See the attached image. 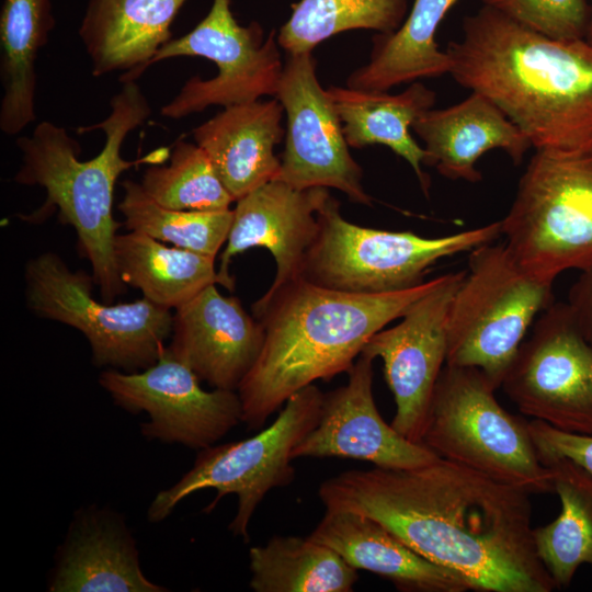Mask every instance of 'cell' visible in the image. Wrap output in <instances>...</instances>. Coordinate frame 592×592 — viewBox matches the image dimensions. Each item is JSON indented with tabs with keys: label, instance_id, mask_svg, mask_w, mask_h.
I'll use <instances>...</instances> for the list:
<instances>
[{
	"label": "cell",
	"instance_id": "cb8c5ba5",
	"mask_svg": "<svg viewBox=\"0 0 592 592\" xmlns=\"http://www.w3.org/2000/svg\"><path fill=\"white\" fill-rule=\"evenodd\" d=\"M346 143L353 148L384 145L403 158L429 196L431 180L422 170L426 152L410 134L413 123L435 104L436 93L413 81L405 91H366L331 86L327 89Z\"/></svg>",
	"mask_w": 592,
	"mask_h": 592
},
{
	"label": "cell",
	"instance_id": "4fadbf2b",
	"mask_svg": "<svg viewBox=\"0 0 592 592\" xmlns=\"http://www.w3.org/2000/svg\"><path fill=\"white\" fill-rule=\"evenodd\" d=\"M200 378L164 348L150 367L135 373L106 369L100 385L114 402L132 413L145 411L141 433L149 440L203 449L242 422V405L235 390H204Z\"/></svg>",
	"mask_w": 592,
	"mask_h": 592
},
{
	"label": "cell",
	"instance_id": "7402d4cb",
	"mask_svg": "<svg viewBox=\"0 0 592 592\" xmlns=\"http://www.w3.org/2000/svg\"><path fill=\"white\" fill-rule=\"evenodd\" d=\"M187 0H89L79 36L101 77L124 71L137 80L158 50L172 39L171 25Z\"/></svg>",
	"mask_w": 592,
	"mask_h": 592
},
{
	"label": "cell",
	"instance_id": "9c48e42d",
	"mask_svg": "<svg viewBox=\"0 0 592 592\" xmlns=\"http://www.w3.org/2000/svg\"><path fill=\"white\" fill-rule=\"evenodd\" d=\"M323 395L309 385L291 396L274 422L255 435L200 449L193 467L155 497L148 520L162 521L185 497L212 488L217 494L204 511H212L223 497L236 494L238 510L229 530L248 542L249 523L265 494L294 480L292 452L316 426Z\"/></svg>",
	"mask_w": 592,
	"mask_h": 592
},
{
	"label": "cell",
	"instance_id": "ba28073f",
	"mask_svg": "<svg viewBox=\"0 0 592 592\" xmlns=\"http://www.w3.org/2000/svg\"><path fill=\"white\" fill-rule=\"evenodd\" d=\"M318 218L319 231L307 252L301 277L355 294L418 286L440 260L469 252L501 236V220L441 237L363 227L345 220L332 196Z\"/></svg>",
	"mask_w": 592,
	"mask_h": 592
},
{
	"label": "cell",
	"instance_id": "30bf717a",
	"mask_svg": "<svg viewBox=\"0 0 592 592\" xmlns=\"http://www.w3.org/2000/svg\"><path fill=\"white\" fill-rule=\"evenodd\" d=\"M24 276L31 311L79 330L96 366L135 373L152 366L163 352L172 332L170 309L146 297L115 305L99 301L93 277L71 271L54 252L32 258Z\"/></svg>",
	"mask_w": 592,
	"mask_h": 592
},
{
	"label": "cell",
	"instance_id": "83f0119b",
	"mask_svg": "<svg viewBox=\"0 0 592 592\" xmlns=\"http://www.w3.org/2000/svg\"><path fill=\"white\" fill-rule=\"evenodd\" d=\"M540 460L550 470L561 509L553 522L535 527L533 536L539 559L561 589L582 565L592 568V476L566 457Z\"/></svg>",
	"mask_w": 592,
	"mask_h": 592
},
{
	"label": "cell",
	"instance_id": "ffe728a7",
	"mask_svg": "<svg viewBox=\"0 0 592 592\" xmlns=\"http://www.w3.org/2000/svg\"><path fill=\"white\" fill-rule=\"evenodd\" d=\"M52 592H161L143 573L135 542L116 514L90 509L77 516L58 553Z\"/></svg>",
	"mask_w": 592,
	"mask_h": 592
},
{
	"label": "cell",
	"instance_id": "f546056e",
	"mask_svg": "<svg viewBox=\"0 0 592 592\" xmlns=\"http://www.w3.org/2000/svg\"><path fill=\"white\" fill-rule=\"evenodd\" d=\"M124 196L118 210L128 231L145 234L163 243L216 258L227 241L232 209L179 210L152 200L141 184L130 179L121 183Z\"/></svg>",
	"mask_w": 592,
	"mask_h": 592
},
{
	"label": "cell",
	"instance_id": "d4e9b609",
	"mask_svg": "<svg viewBox=\"0 0 592 592\" xmlns=\"http://www.w3.org/2000/svg\"><path fill=\"white\" fill-rule=\"evenodd\" d=\"M456 2L414 0L408 18L397 31L374 37L369 61L350 75L346 87L387 91L400 83L448 73L449 58L435 42V33Z\"/></svg>",
	"mask_w": 592,
	"mask_h": 592
},
{
	"label": "cell",
	"instance_id": "8992f818",
	"mask_svg": "<svg viewBox=\"0 0 592 592\" xmlns=\"http://www.w3.org/2000/svg\"><path fill=\"white\" fill-rule=\"evenodd\" d=\"M496 390L479 368L445 364L421 443L441 458L530 494L554 492L528 422L506 411Z\"/></svg>",
	"mask_w": 592,
	"mask_h": 592
},
{
	"label": "cell",
	"instance_id": "7c38bea8",
	"mask_svg": "<svg viewBox=\"0 0 592 592\" xmlns=\"http://www.w3.org/2000/svg\"><path fill=\"white\" fill-rule=\"evenodd\" d=\"M501 388L523 414L592 434V344L567 303L554 301L540 314Z\"/></svg>",
	"mask_w": 592,
	"mask_h": 592
},
{
	"label": "cell",
	"instance_id": "d6986e66",
	"mask_svg": "<svg viewBox=\"0 0 592 592\" xmlns=\"http://www.w3.org/2000/svg\"><path fill=\"white\" fill-rule=\"evenodd\" d=\"M412 129L424 144L425 164L447 179L470 183L482 180L476 163L487 151L501 149L520 164L532 147L491 100L475 91L452 106L428 110Z\"/></svg>",
	"mask_w": 592,
	"mask_h": 592
},
{
	"label": "cell",
	"instance_id": "d6a6232c",
	"mask_svg": "<svg viewBox=\"0 0 592 592\" xmlns=\"http://www.w3.org/2000/svg\"><path fill=\"white\" fill-rule=\"evenodd\" d=\"M511 20L556 39H582L589 22L587 0H480Z\"/></svg>",
	"mask_w": 592,
	"mask_h": 592
},
{
	"label": "cell",
	"instance_id": "1f68e13d",
	"mask_svg": "<svg viewBox=\"0 0 592 592\" xmlns=\"http://www.w3.org/2000/svg\"><path fill=\"white\" fill-rule=\"evenodd\" d=\"M168 166L151 164L141 178L145 192L161 206L179 210L229 209L234 198L206 152L179 139Z\"/></svg>",
	"mask_w": 592,
	"mask_h": 592
},
{
	"label": "cell",
	"instance_id": "277c9868",
	"mask_svg": "<svg viewBox=\"0 0 592 592\" xmlns=\"http://www.w3.org/2000/svg\"><path fill=\"white\" fill-rule=\"evenodd\" d=\"M110 107L104 121L77 128L78 134L102 130L105 135L102 150L90 160L80 161V144L66 128L48 121L37 124L30 136L18 137L22 160L14 181L45 190L42 206L21 218L42 223L57 209L59 221L71 226L77 234L80 252L90 262L101 299L112 304L125 291L114 257L115 238L123 225L113 216L115 183L130 168L163 163L171 151L161 147L136 160L122 157L127 135L151 113L136 80L122 82Z\"/></svg>",
	"mask_w": 592,
	"mask_h": 592
},
{
	"label": "cell",
	"instance_id": "3957f363",
	"mask_svg": "<svg viewBox=\"0 0 592 592\" xmlns=\"http://www.w3.org/2000/svg\"><path fill=\"white\" fill-rule=\"evenodd\" d=\"M439 281L440 276L403 291L355 294L299 277L266 292L252 306L265 337L237 390L242 422L260 429L295 392L348 373L367 341L400 319Z\"/></svg>",
	"mask_w": 592,
	"mask_h": 592
},
{
	"label": "cell",
	"instance_id": "6da1fadb",
	"mask_svg": "<svg viewBox=\"0 0 592 592\" xmlns=\"http://www.w3.org/2000/svg\"><path fill=\"white\" fill-rule=\"evenodd\" d=\"M327 510L382 523L415 553L478 592H551L530 493L439 458L407 469L348 470L321 482Z\"/></svg>",
	"mask_w": 592,
	"mask_h": 592
},
{
	"label": "cell",
	"instance_id": "e0dca14e",
	"mask_svg": "<svg viewBox=\"0 0 592 592\" xmlns=\"http://www.w3.org/2000/svg\"><path fill=\"white\" fill-rule=\"evenodd\" d=\"M330 196L326 187L298 190L275 179L238 200L217 271L220 285L234 291L231 260L254 247L267 249L276 264L266 292L301 277L307 252L319 231V210Z\"/></svg>",
	"mask_w": 592,
	"mask_h": 592
},
{
	"label": "cell",
	"instance_id": "836d02e7",
	"mask_svg": "<svg viewBox=\"0 0 592 592\" xmlns=\"http://www.w3.org/2000/svg\"><path fill=\"white\" fill-rule=\"evenodd\" d=\"M528 428L539 459L566 457L592 476V434L565 432L535 419Z\"/></svg>",
	"mask_w": 592,
	"mask_h": 592
},
{
	"label": "cell",
	"instance_id": "5b68a950",
	"mask_svg": "<svg viewBox=\"0 0 592 592\" xmlns=\"http://www.w3.org/2000/svg\"><path fill=\"white\" fill-rule=\"evenodd\" d=\"M505 246L537 280L592 265V144L536 149L501 219Z\"/></svg>",
	"mask_w": 592,
	"mask_h": 592
},
{
	"label": "cell",
	"instance_id": "603a6c76",
	"mask_svg": "<svg viewBox=\"0 0 592 592\" xmlns=\"http://www.w3.org/2000/svg\"><path fill=\"white\" fill-rule=\"evenodd\" d=\"M308 537L333 549L354 569L376 573L400 591L469 590L457 573L425 559L382 523L361 513L327 510Z\"/></svg>",
	"mask_w": 592,
	"mask_h": 592
},
{
	"label": "cell",
	"instance_id": "9a60e30c",
	"mask_svg": "<svg viewBox=\"0 0 592 592\" xmlns=\"http://www.w3.org/2000/svg\"><path fill=\"white\" fill-rule=\"evenodd\" d=\"M464 275L465 270L440 275L439 283L417 299L398 323L375 333L361 353L382 358L396 402L390 424L414 443H421L436 383L446 364L447 315Z\"/></svg>",
	"mask_w": 592,
	"mask_h": 592
},
{
	"label": "cell",
	"instance_id": "2e32d148",
	"mask_svg": "<svg viewBox=\"0 0 592 592\" xmlns=\"http://www.w3.org/2000/svg\"><path fill=\"white\" fill-rule=\"evenodd\" d=\"M373 358L360 355L349 380L323 395L316 426L296 445L298 457H339L366 460L388 469L415 468L440 458L387 424L373 395Z\"/></svg>",
	"mask_w": 592,
	"mask_h": 592
},
{
	"label": "cell",
	"instance_id": "f1b7e54d",
	"mask_svg": "<svg viewBox=\"0 0 592 592\" xmlns=\"http://www.w3.org/2000/svg\"><path fill=\"white\" fill-rule=\"evenodd\" d=\"M255 592H350L358 579L330 547L309 537L274 536L249 550Z\"/></svg>",
	"mask_w": 592,
	"mask_h": 592
},
{
	"label": "cell",
	"instance_id": "d590c367",
	"mask_svg": "<svg viewBox=\"0 0 592 592\" xmlns=\"http://www.w3.org/2000/svg\"><path fill=\"white\" fill-rule=\"evenodd\" d=\"M584 39L590 45H592V0H590V4H589V22H588Z\"/></svg>",
	"mask_w": 592,
	"mask_h": 592
},
{
	"label": "cell",
	"instance_id": "52a82bcc",
	"mask_svg": "<svg viewBox=\"0 0 592 592\" xmlns=\"http://www.w3.org/2000/svg\"><path fill=\"white\" fill-rule=\"evenodd\" d=\"M493 242L469 251L448 309L446 364L477 367L499 389L535 317L554 303V283Z\"/></svg>",
	"mask_w": 592,
	"mask_h": 592
},
{
	"label": "cell",
	"instance_id": "5bb4252c",
	"mask_svg": "<svg viewBox=\"0 0 592 592\" xmlns=\"http://www.w3.org/2000/svg\"><path fill=\"white\" fill-rule=\"evenodd\" d=\"M275 99L287 117L276 180L298 190L333 187L352 202L371 206L339 114L318 81L312 52L288 54Z\"/></svg>",
	"mask_w": 592,
	"mask_h": 592
},
{
	"label": "cell",
	"instance_id": "4dcf8cb0",
	"mask_svg": "<svg viewBox=\"0 0 592 592\" xmlns=\"http://www.w3.org/2000/svg\"><path fill=\"white\" fill-rule=\"evenodd\" d=\"M408 0H300L276 38L288 54L312 52L330 36L350 30L397 31Z\"/></svg>",
	"mask_w": 592,
	"mask_h": 592
},
{
	"label": "cell",
	"instance_id": "ac0fdd59",
	"mask_svg": "<svg viewBox=\"0 0 592 592\" xmlns=\"http://www.w3.org/2000/svg\"><path fill=\"white\" fill-rule=\"evenodd\" d=\"M212 284L174 309L170 352L212 387L237 391L255 364L265 331L235 296Z\"/></svg>",
	"mask_w": 592,
	"mask_h": 592
},
{
	"label": "cell",
	"instance_id": "44dd1931",
	"mask_svg": "<svg viewBox=\"0 0 592 592\" xmlns=\"http://www.w3.org/2000/svg\"><path fill=\"white\" fill-rule=\"evenodd\" d=\"M284 107L277 99L227 106L192 132L235 202L275 180L281 160L274 152L284 134Z\"/></svg>",
	"mask_w": 592,
	"mask_h": 592
},
{
	"label": "cell",
	"instance_id": "4316f807",
	"mask_svg": "<svg viewBox=\"0 0 592 592\" xmlns=\"http://www.w3.org/2000/svg\"><path fill=\"white\" fill-rule=\"evenodd\" d=\"M114 257L125 285L152 303L175 309L212 284H219L216 258L168 247L145 234H117Z\"/></svg>",
	"mask_w": 592,
	"mask_h": 592
},
{
	"label": "cell",
	"instance_id": "484cf974",
	"mask_svg": "<svg viewBox=\"0 0 592 592\" xmlns=\"http://www.w3.org/2000/svg\"><path fill=\"white\" fill-rule=\"evenodd\" d=\"M55 26L50 0H4L0 13V129L20 134L35 117V60Z\"/></svg>",
	"mask_w": 592,
	"mask_h": 592
},
{
	"label": "cell",
	"instance_id": "8fae6325",
	"mask_svg": "<svg viewBox=\"0 0 592 592\" xmlns=\"http://www.w3.org/2000/svg\"><path fill=\"white\" fill-rule=\"evenodd\" d=\"M275 31L263 42L257 22L240 25L230 0H214L207 15L187 34L164 44L146 65L174 57H204L218 68L208 80L191 77L179 93L161 107V115L180 119L212 105L250 103L276 94L284 66Z\"/></svg>",
	"mask_w": 592,
	"mask_h": 592
},
{
	"label": "cell",
	"instance_id": "7a4b0ae2",
	"mask_svg": "<svg viewBox=\"0 0 592 592\" xmlns=\"http://www.w3.org/2000/svg\"><path fill=\"white\" fill-rule=\"evenodd\" d=\"M448 73L491 100L535 149L592 144V45L556 39L482 7L449 42Z\"/></svg>",
	"mask_w": 592,
	"mask_h": 592
},
{
	"label": "cell",
	"instance_id": "e575fe53",
	"mask_svg": "<svg viewBox=\"0 0 592 592\" xmlns=\"http://www.w3.org/2000/svg\"><path fill=\"white\" fill-rule=\"evenodd\" d=\"M567 304L579 329L592 344V265L581 271L571 285Z\"/></svg>",
	"mask_w": 592,
	"mask_h": 592
}]
</instances>
